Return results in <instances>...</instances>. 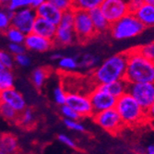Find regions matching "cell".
Masks as SVG:
<instances>
[{
    "mask_svg": "<svg viewBox=\"0 0 154 154\" xmlns=\"http://www.w3.org/2000/svg\"><path fill=\"white\" fill-rule=\"evenodd\" d=\"M128 65V52L119 53L105 59L91 71V79L95 86L125 79Z\"/></svg>",
    "mask_w": 154,
    "mask_h": 154,
    "instance_id": "obj_1",
    "label": "cell"
},
{
    "mask_svg": "<svg viewBox=\"0 0 154 154\" xmlns=\"http://www.w3.org/2000/svg\"><path fill=\"white\" fill-rule=\"evenodd\" d=\"M127 52L128 65L125 79L128 83L154 82V61L144 57L137 47Z\"/></svg>",
    "mask_w": 154,
    "mask_h": 154,
    "instance_id": "obj_2",
    "label": "cell"
},
{
    "mask_svg": "<svg viewBox=\"0 0 154 154\" xmlns=\"http://www.w3.org/2000/svg\"><path fill=\"white\" fill-rule=\"evenodd\" d=\"M115 108L120 115L125 127L136 128L147 124V111L128 92H125L117 98Z\"/></svg>",
    "mask_w": 154,
    "mask_h": 154,
    "instance_id": "obj_3",
    "label": "cell"
},
{
    "mask_svg": "<svg viewBox=\"0 0 154 154\" xmlns=\"http://www.w3.org/2000/svg\"><path fill=\"white\" fill-rule=\"evenodd\" d=\"M146 29L134 13L129 12L127 15L112 23L109 28V32L114 39L122 41L134 38Z\"/></svg>",
    "mask_w": 154,
    "mask_h": 154,
    "instance_id": "obj_4",
    "label": "cell"
},
{
    "mask_svg": "<svg viewBox=\"0 0 154 154\" xmlns=\"http://www.w3.org/2000/svg\"><path fill=\"white\" fill-rule=\"evenodd\" d=\"M74 16L73 8L63 11L59 24L57 26V32L54 38V45L57 46H68L77 42L74 31Z\"/></svg>",
    "mask_w": 154,
    "mask_h": 154,
    "instance_id": "obj_5",
    "label": "cell"
},
{
    "mask_svg": "<svg viewBox=\"0 0 154 154\" xmlns=\"http://www.w3.org/2000/svg\"><path fill=\"white\" fill-rule=\"evenodd\" d=\"M92 118L98 125L111 135H118L127 128L115 107L93 114Z\"/></svg>",
    "mask_w": 154,
    "mask_h": 154,
    "instance_id": "obj_6",
    "label": "cell"
},
{
    "mask_svg": "<svg viewBox=\"0 0 154 154\" xmlns=\"http://www.w3.org/2000/svg\"><path fill=\"white\" fill-rule=\"evenodd\" d=\"M74 31L77 37V42L86 44L98 34L92 24L89 11L74 10Z\"/></svg>",
    "mask_w": 154,
    "mask_h": 154,
    "instance_id": "obj_7",
    "label": "cell"
},
{
    "mask_svg": "<svg viewBox=\"0 0 154 154\" xmlns=\"http://www.w3.org/2000/svg\"><path fill=\"white\" fill-rule=\"evenodd\" d=\"M128 92L146 111L154 103V82L128 83Z\"/></svg>",
    "mask_w": 154,
    "mask_h": 154,
    "instance_id": "obj_8",
    "label": "cell"
},
{
    "mask_svg": "<svg viewBox=\"0 0 154 154\" xmlns=\"http://www.w3.org/2000/svg\"><path fill=\"white\" fill-rule=\"evenodd\" d=\"M36 18V11L32 7L20 8L14 11L11 17V26L17 28L23 33L28 34L32 32L33 24Z\"/></svg>",
    "mask_w": 154,
    "mask_h": 154,
    "instance_id": "obj_9",
    "label": "cell"
},
{
    "mask_svg": "<svg viewBox=\"0 0 154 154\" xmlns=\"http://www.w3.org/2000/svg\"><path fill=\"white\" fill-rule=\"evenodd\" d=\"M89 97L91 102L93 114L99 113V112L110 108H114L117 100V98L103 90L99 85L95 86L92 91H90Z\"/></svg>",
    "mask_w": 154,
    "mask_h": 154,
    "instance_id": "obj_10",
    "label": "cell"
},
{
    "mask_svg": "<svg viewBox=\"0 0 154 154\" xmlns=\"http://www.w3.org/2000/svg\"><path fill=\"white\" fill-rule=\"evenodd\" d=\"M100 8L111 24L129 13L127 0H104Z\"/></svg>",
    "mask_w": 154,
    "mask_h": 154,
    "instance_id": "obj_11",
    "label": "cell"
},
{
    "mask_svg": "<svg viewBox=\"0 0 154 154\" xmlns=\"http://www.w3.org/2000/svg\"><path fill=\"white\" fill-rule=\"evenodd\" d=\"M66 104L72 107L81 117H89L93 116V109L89 94L67 92Z\"/></svg>",
    "mask_w": 154,
    "mask_h": 154,
    "instance_id": "obj_12",
    "label": "cell"
},
{
    "mask_svg": "<svg viewBox=\"0 0 154 154\" xmlns=\"http://www.w3.org/2000/svg\"><path fill=\"white\" fill-rule=\"evenodd\" d=\"M23 45L28 50L40 53L46 52L50 50L53 46H54V41L44 36H41L33 32L26 34Z\"/></svg>",
    "mask_w": 154,
    "mask_h": 154,
    "instance_id": "obj_13",
    "label": "cell"
},
{
    "mask_svg": "<svg viewBox=\"0 0 154 154\" xmlns=\"http://www.w3.org/2000/svg\"><path fill=\"white\" fill-rule=\"evenodd\" d=\"M0 102L10 105L19 113L26 108V101L23 95L14 88H10L0 92Z\"/></svg>",
    "mask_w": 154,
    "mask_h": 154,
    "instance_id": "obj_14",
    "label": "cell"
},
{
    "mask_svg": "<svg viewBox=\"0 0 154 154\" xmlns=\"http://www.w3.org/2000/svg\"><path fill=\"white\" fill-rule=\"evenodd\" d=\"M35 11L37 14V17L43 18L57 26L59 24L63 14V11H61L57 8H55L48 1H45L43 5L37 8Z\"/></svg>",
    "mask_w": 154,
    "mask_h": 154,
    "instance_id": "obj_15",
    "label": "cell"
},
{
    "mask_svg": "<svg viewBox=\"0 0 154 154\" xmlns=\"http://www.w3.org/2000/svg\"><path fill=\"white\" fill-rule=\"evenodd\" d=\"M32 32L41 36H44L47 39L54 41L55 32H57V25L53 24L52 22L43 18L37 17L33 24Z\"/></svg>",
    "mask_w": 154,
    "mask_h": 154,
    "instance_id": "obj_16",
    "label": "cell"
},
{
    "mask_svg": "<svg viewBox=\"0 0 154 154\" xmlns=\"http://www.w3.org/2000/svg\"><path fill=\"white\" fill-rule=\"evenodd\" d=\"M89 14H90V17L91 19L92 24L95 28V31L97 33H103V32H109L111 23L103 15V13L100 8L91 9L89 11Z\"/></svg>",
    "mask_w": 154,
    "mask_h": 154,
    "instance_id": "obj_17",
    "label": "cell"
},
{
    "mask_svg": "<svg viewBox=\"0 0 154 154\" xmlns=\"http://www.w3.org/2000/svg\"><path fill=\"white\" fill-rule=\"evenodd\" d=\"M134 14L145 28L154 27V5L144 3Z\"/></svg>",
    "mask_w": 154,
    "mask_h": 154,
    "instance_id": "obj_18",
    "label": "cell"
},
{
    "mask_svg": "<svg viewBox=\"0 0 154 154\" xmlns=\"http://www.w3.org/2000/svg\"><path fill=\"white\" fill-rule=\"evenodd\" d=\"M19 150L17 137L12 134H0V151L2 154L15 153Z\"/></svg>",
    "mask_w": 154,
    "mask_h": 154,
    "instance_id": "obj_19",
    "label": "cell"
},
{
    "mask_svg": "<svg viewBox=\"0 0 154 154\" xmlns=\"http://www.w3.org/2000/svg\"><path fill=\"white\" fill-rule=\"evenodd\" d=\"M103 90L110 93L111 95L115 96L116 98L120 97L124 93L128 92V82L125 79H118L113 82H110L107 84H103V85H99Z\"/></svg>",
    "mask_w": 154,
    "mask_h": 154,
    "instance_id": "obj_20",
    "label": "cell"
},
{
    "mask_svg": "<svg viewBox=\"0 0 154 154\" xmlns=\"http://www.w3.org/2000/svg\"><path fill=\"white\" fill-rule=\"evenodd\" d=\"M76 58L79 63V68H82V69H91V70H93L100 63L99 57L89 53L77 55Z\"/></svg>",
    "mask_w": 154,
    "mask_h": 154,
    "instance_id": "obj_21",
    "label": "cell"
},
{
    "mask_svg": "<svg viewBox=\"0 0 154 154\" xmlns=\"http://www.w3.org/2000/svg\"><path fill=\"white\" fill-rule=\"evenodd\" d=\"M36 120L34 112L31 108H25L23 111L20 112L17 124L23 128H32L35 125Z\"/></svg>",
    "mask_w": 154,
    "mask_h": 154,
    "instance_id": "obj_22",
    "label": "cell"
},
{
    "mask_svg": "<svg viewBox=\"0 0 154 154\" xmlns=\"http://www.w3.org/2000/svg\"><path fill=\"white\" fill-rule=\"evenodd\" d=\"M51 71L48 67H38L32 74V82L36 89H42Z\"/></svg>",
    "mask_w": 154,
    "mask_h": 154,
    "instance_id": "obj_23",
    "label": "cell"
},
{
    "mask_svg": "<svg viewBox=\"0 0 154 154\" xmlns=\"http://www.w3.org/2000/svg\"><path fill=\"white\" fill-rule=\"evenodd\" d=\"M104 0H72V8L74 10H85L100 8Z\"/></svg>",
    "mask_w": 154,
    "mask_h": 154,
    "instance_id": "obj_24",
    "label": "cell"
},
{
    "mask_svg": "<svg viewBox=\"0 0 154 154\" xmlns=\"http://www.w3.org/2000/svg\"><path fill=\"white\" fill-rule=\"evenodd\" d=\"M14 86V76L9 68H0V92L13 88Z\"/></svg>",
    "mask_w": 154,
    "mask_h": 154,
    "instance_id": "obj_25",
    "label": "cell"
},
{
    "mask_svg": "<svg viewBox=\"0 0 154 154\" xmlns=\"http://www.w3.org/2000/svg\"><path fill=\"white\" fill-rule=\"evenodd\" d=\"M19 112L16 111L10 105L0 102V116H1L6 121L13 124H17L18 117H19Z\"/></svg>",
    "mask_w": 154,
    "mask_h": 154,
    "instance_id": "obj_26",
    "label": "cell"
},
{
    "mask_svg": "<svg viewBox=\"0 0 154 154\" xmlns=\"http://www.w3.org/2000/svg\"><path fill=\"white\" fill-rule=\"evenodd\" d=\"M58 67L64 72H73L79 68V63L76 57H62L58 60Z\"/></svg>",
    "mask_w": 154,
    "mask_h": 154,
    "instance_id": "obj_27",
    "label": "cell"
},
{
    "mask_svg": "<svg viewBox=\"0 0 154 154\" xmlns=\"http://www.w3.org/2000/svg\"><path fill=\"white\" fill-rule=\"evenodd\" d=\"M7 38L9 40L10 43H16V44H23L26 34L23 33L17 28L10 26L8 29L5 32Z\"/></svg>",
    "mask_w": 154,
    "mask_h": 154,
    "instance_id": "obj_28",
    "label": "cell"
},
{
    "mask_svg": "<svg viewBox=\"0 0 154 154\" xmlns=\"http://www.w3.org/2000/svg\"><path fill=\"white\" fill-rule=\"evenodd\" d=\"M13 11L6 8L5 10H0V32H5L11 26V17Z\"/></svg>",
    "mask_w": 154,
    "mask_h": 154,
    "instance_id": "obj_29",
    "label": "cell"
},
{
    "mask_svg": "<svg viewBox=\"0 0 154 154\" xmlns=\"http://www.w3.org/2000/svg\"><path fill=\"white\" fill-rule=\"evenodd\" d=\"M67 92L62 85H58L54 90V100L57 105H63L66 102Z\"/></svg>",
    "mask_w": 154,
    "mask_h": 154,
    "instance_id": "obj_30",
    "label": "cell"
},
{
    "mask_svg": "<svg viewBox=\"0 0 154 154\" xmlns=\"http://www.w3.org/2000/svg\"><path fill=\"white\" fill-rule=\"evenodd\" d=\"M32 0H10V2L8 4L6 8L10 11H16L20 8L32 7Z\"/></svg>",
    "mask_w": 154,
    "mask_h": 154,
    "instance_id": "obj_31",
    "label": "cell"
},
{
    "mask_svg": "<svg viewBox=\"0 0 154 154\" xmlns=\"http://www.w3.org/2000/svg\"><path fill=\"white\" fill-rule=\"evenodd\" d=\"M60 113L64 116V118L67 119H72V120H79L81 118V116L77 113V112L69 105L63 104L60 106Z\"/></svg>",
    "mask_w": 154,
    "mask_h": 154,
    "instance_id": "obj_32",
    "label": "cell"
},
{
    "mask_svg": "<svg viewBox=\"0 0 154 154\" xmlns=\"http://www.w3.org/2000/svg\"><path fill=\"white\" fill-rule=\"evenodd\" d=\"M137 48L144 57L154 61V42H151L149 44H147L141 46H137Z\"/></svg>",
    "mask_w": 154,
    "mask_h": 154,
    "instance_id": "obj_33",
    "label": "cell"
},
{
    "mask_svg": "<svg viewBox=\"0 0 154 154\" xmlns=\"http://www.w3.org/2000/svg\"><path fill=\"white\" fill-rule=\"evenodd\" d=\"M63 122H64L66 127L70 130H74L77 132H84L85 131V127H84L82 124H80L79 122H78V120L64 118Z\"/></svg>",
    "mask_w": 154,
    "mask_h": 154,
    "instance_id": "obj_34",
    "label": "cell"
},
{
    "mask_svg": "<svg viewBox=\"0 0 154 154\" xmlns=\"http://www.w3.org/2000/svg\"><path fill=\"white\" fill-rule=\"evenodd\" d=\"M0 61H1L4 67L9 68V69H11L13 67L14 62H15L14 61L13 57L9 53L2 51V50H0Z\"/></svg>",
    "mask_w": 154,
    "mask_h": 154,
    "instance_id": "obj_35",
    "label": "cell"
},
{
    "mask_svg": "<svg viewBox=\"0 0 154 154\" xmlns=\"http://www.w3.org/2000/svg\"><path fill=\"white\" fill-rule=\"evenodd\" d=\"M47 1L61 11H66L72 8V0H47Z\"/></svg>",
    "mask_w": 154,
    "mask_h": 154,
    "instance_id": "obj_36",
    "label": "cell"
},
{
    "mask_svg": "<svg viewBox=\"0 0 154 154\" xmlns=\"http://www.w3.org/2000/svg\"><path fill=\"white\" fill-rule=\"evenodd\" d=\"M14 61L20 66H29L31 65V58L25 53L14 55Z\"/></svg>",
    "mask_w": 154,
    "mask_h": 154,
    "instance_id": "obj_37",
    "label": "cell"
},
{
    "mask_svg": "<svg viewBox=\"0 0 154 154\" xmlns=\"http://www.w3.org/2000/svg\"><path fill=\"white\" fill-rule=\"evenodd\" d=\"M57 139L59 140V142H61L62 144L66 145V147L70 148V149H77V144L76 142L73 140V139L71 137H67L66 135L65 134H59L57 136Z\"/></svg>",
    "mask_w": 154,
    "mask_h": 154,
    "instance_id": "obj_38",
    "label": "cell"
},
{
    "mask_svg": "<svg viewBox=\"0 0 154 154\" xmlns=\"http://www.w3.org/2000/svg\"><path fill=\"white\" fill-rule=\"evenodd\" d=\"M8 49L10 54L16 55L20 54H23L26 51V47L23 44H16V43H10L8 45Z\"/></svg>",
    "mask_w": 154,
    "mask_h": 154,
    "instance_id": "obj_39",
    "label": "cell"
},
{
    "mask_svg": "<svg viewBox=\"0 0 154 154\" xmlns=\"http://www.w3.org/2000/svg\"><path fill=\"white\" fill-rule=\"evenodd\" d=\"M144 3H145L144 0H128L129 12L135 13Z\"/></svg>",
    "mask_w": 154,
    "mask_h": 154,
    "instance_id": "obj_40",
    "label": "cell"
},
{
    "mask_svg": "<svg viewBox=\"0 0 154 154\" xmlns=\"http://www.w3.org/2000/svg\"><path fill=\"white\" fill-rule=\"evenodd\" d=\"M45 1H47V0H32V8L36 9L37 8H39L40 6L43 5Z\"/></svg>",
    "mask_w": 154,
    "mask_h": 154,
    "instance_id": "obj_41",
    "label": "cell"
},
{
    "mask_svg": "<svg viewBox=\"0 0 154 154\" xmlns=\"http://www.w3.org/2000/svg\"><path fill=\"white\" fill-rule=\"evenodd\" d=\"M147 116H148V118H152L154 117V103L151 104V106L148 109L147 111Z\"/></svg>",
    "mask_w": 154,
    "mask_h": 154,
    "instance_id": "obj_42",
    "label": "cell"
},
{
    "mask_svg": "<svg viewBox=\"0 0 154 154\" xmlns=\"http://www.w3.org/2000/svg\"><path fill=\"white\" fill-rule=\"evenodd\" d=\"M146 152L149 154H154V144H150L146 148Z\"/></svg>",
    "mask_w": 154,
    "mask_h": 154,
    "instance_id": "obj_43",
    "label": "cell"
},
{
    "mask_svg": "<svg viewBox=\"0 0 154 154\" xmlns=\"http://www.w3.org/2000/svg\"><path fill=\"white\" fill-rule=\"evenodd\" d=\"M61 57H62V55L60 54H54L51 55V59L53 61H58Z\"/></svg>",
    "mask_w": 154,
    "mask_h": 154,
    "instance_id": "obj_44",
    "label": "cell"
},
{
    "mask_svg": "<svg viewBox=\"0 0 154 154\" xmlns=\"http://www.w3.org/2000/svg\"><path fill=\"white\" fill-rule=\"evenodd\" d=\"M147 124L149 125V128H150L152 130H154V117H152V118H148Z\"/></svg>",
    "mask_w": 154,
    "mask_h": 154,
    "instance_id": "obj_45",
    "label": "cell"
},
{
    "mask_svg": "<svg viewBox=\"0 0 154 154\" xmlns=\"http://www.w3.org/2000/svg\"><path fill=\"white\" fill-rule=\"evenodd\" d=\"M9 2H10V0H0V5H2L4 8H6Z\"/></svg>",
    "mask_w": 154,
    "mask_h": 154,
    "instance_id": "obj_46",
    "label": "cell"
},
{
    "mask_svg": "<svg viewBox=\"0 0 154 154\" xmlns=\"http://www.w3.org/2000/svg\"><path fill=\"white\" fill-rule=\"evenodd\" d=\"M145 3H148V4H151V5H154V0H144Z\"/></svg>",
    "mask_w": 154,
    "mask_h": 154,
    "instance_id": "obj_47",
    "label": "cell"
},
{
    "mask_svg": "<svg viewBox=\"0 0 154 154\" xmlns=\"http://www.w3.org/2000/svg\"><path fill=\"white\" fill-rule=\"evenodd\" d=\"M2 67H4V66H3V65H2L1 61H0V68H2Z\"/></svg>",
    "mask_w": 154,
    "mask_h": 154,
    "instance_id": "obj_48",
    "label": "cell"
},
{
    "mask_svg": "<svg viewBox=\"0 0 154 154\" xmlns=\"http://www.w3.org/2000/svg\"><path fill=\"white\" fill-rule=\"evenodd\" d=\"M0 154H2V153H1V151H0Z\"/></svg>",
    "mask_w": 154,
    "mask_h": 154,
    "instance_id": "obj_49",
    "label": "cell"
}]
</instances>
